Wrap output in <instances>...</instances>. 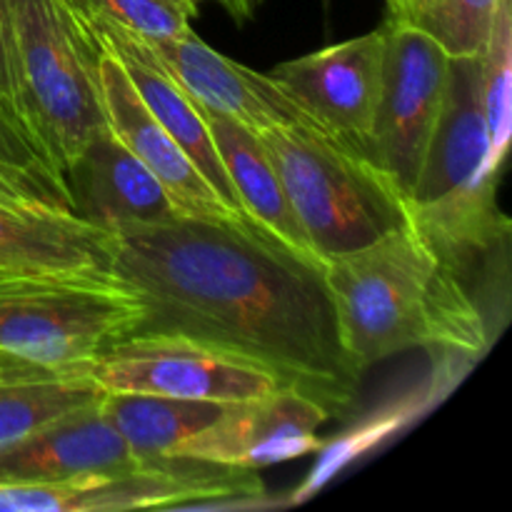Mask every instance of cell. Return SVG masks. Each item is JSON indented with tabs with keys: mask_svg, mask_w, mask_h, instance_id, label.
<instances>
[{
	"mask_svg": "<svg viewBox=\"0 0 512 512\" xmlns=\"http://www.w3.org/2000/svg\"><path fill=\"white\" fill-rule=\"evenodd\" d=\"M500 170L480 98V55L450 58L448 93L408 195V218L463 278L510 233L498 208Z\"/></svg>",
	"mask_w": 512,
	"mask_h": 512,
	"instance_id": "3",
	"label": "cell"
},
{
	"mask_svg": "<svg viewBox=\"0 0 512 512\" xmlns=\"http://www.w3.org/2000/svg\"><path fill=\"white\" fill-rule=\"evenodd\" d=\"M225 405L208 400L165 398L143 393H105L100 410L118 428L135 458H170L190 435L213 423Z\"/></svg>",
	"mask_w": 512,
	"mask_h": 512,
	"instance_id": "20",
	"label": "cell"
},
{
	"mask_svg": "<svg viewBox=\"0 0 512 512\" xmlns=\"http://www.w3.org/2000/svg\"><path fill=\"white\" fill-rule=\"evenodd\" d=\"M235 20H250L255 13H258L260 3L263 0H218Z\"/></svg>",
	"mask_w": 512,
	"mask_h": 512,
	"instance_id": "29",
	"label": "cell"
},
{
	"mask_svg": "<svg viewBox=\"0 0 512 512\" xmlns=\"http://www.w3.org/2000/svg\"><path fill=\"white\" fill-rule=\"evenodd\" d=\"M105 393H143L230 405L280 390L265 365L183 335H128L85 365Z\"/></svg>",
	"mask_w": 512,
	"mask_h": 512,
	"instance_id": "7",
	"label": "cell"
},
{
	"mask_svg": "<svg viewBox=\"0 0 512 512\" xmlns=\"http://www.w3.org/2000/svg\"><path fill=\"white\" fill-rule=\"evenodd\" d=\"M103 388L85 370L28 365L0 375V453L63 415L100 403Z\"/></svg>",
	"mask_w": 512,
	"mask_h": 512,
	"instance_id": "19",
	"label": "cell"
},
{
	"mask_svg": "<svg viewBox=\"0 0 512 512\" xmlns=\"http://www.w3.org/2000/svg\"><path fill=\"white\" fill-rule=\"evenodd\" d=\"M323 268L340 338L363 368L415 348L468 360L488 350L473 290L410 220Z\"/></svg>",
	"mask_w": 512,
	"mask_h": 512,
	"instance_id": "2",
	"label": "cell"
},
{
	"mask_svg": "<svg viewBox=\"0 0 512 512\" xmlns=\"http://www.w3.org/2000/svg\"><path fill=\"white\" fill-rule=\"evenodd\" d=\"M333 415L303 393L280 388L263 398L225 405L200 433L185 438L170 458H190L255 470L325 448L318 430Z\"/></svg>",
	"mask_w": 512,
	"mask_h": 512,
	"instance_id": "11",
	"label": "cell"
},
{
	"mask_svg": "<svg viewBox=\"0 0 512 512\" xmlns=\"http://www.w3.org/2000/svg\"><path fill=\"white\" fill-rule=\"evenodd\" d=\"M383 25L275 65L273 80L318 128L365 153L383 80Z\"/></svg>",
	"mask_w": 512,
	"mask_h": 512,
	"instance_id": "10",
	"label": "cell"
},
{
	"mask_svg": "<svg viewBox=\"0 0 512 512\" xmlns=\"http://www.w3.org/2000/svg\"><path fill=\"white\" fill-rule=\"evenodd\" d=\"M300 228L320 263L408 223V203L360 148L315 125L260 133Z\"/></svg>",
	"mask_w": 512,
	"mask_h": 512,
	"instance_id": "5",
	"label": "cell"
},
{
	"mask_svg": "<svg viewBox=\"0 0 512 512\" xmlns=\"http://www.w3.org/2000/svg\"><path fill=\"white\" fill-rule=\"evenodd\" d=\"M205 115H208L210 135H213V143L223 160L225 173L233 183L245 218L253 220L258 228H263L265 233L278 238L288 248L318 260L298 218H295L283 180H280L278 168H275L260 133L238 120L225 118V115Z\"/></svg>",
	"mask_w": 512,
	"mask_h": 512,
	"instance_id": "18",
	"label": "cell"
},
{
	"mask_svg": "<svg viewBox=\"0 0 512 512\" xmlns=\"http://www.w3.org/2000/svg\"><path fill=\"white\" fill-rule=\"evenodd\" d=\"M433 0H385L390 20H413L423 13Z\"/></svg>",
	"mask_w": 512,
	"mask_h": 512,
	"instance_id": "28",
	"label": "cell"
},
{
	"mask_svg": "<svg viewBox=\"0 0 512 512\" xmlns=\"http://www.w3.org/2000/svg\"><path fill=\"white\" fill-rule=\"evenodd\" d=\"M100 403L53 420L0 453V485H50L140 465Z\"/></svg>",
	"mask_w": 512,
	"mask_h": 512,
	"instance_id": "15",
	"label": "cell"
},
{
	"mask_svg": "<svg viewBox=\"0 0 512 512\" xmlns=\"http://www.w3.org/2000/svg\"><path fill=\"white\" fill-rule=\"evenodd\" d=\"M25 365H30V363H23V360L5 358V355H0V375H3V373H13V370L25 368Z\"/></svg>",
	"mask_w": 512,
	"mask_h": 512,
	"instance_id": "30",
	"label": "cell"
},
{
	"mask_svg": "<svg viewBox=\"0 0 512 512\" xmlns=\"http://www.w3.org/2000/svg\"><path fill=\"white\" fill-rule=\"evenodd\" d=\"M480 98L493 155L505 163L512 130V0H503L480 53Z\"/></svg>",
	"mask_w": 512,
	"mask_h": 512,
	"instance_id": "21",
	"label": "cell"
},
{
	"mask_svg": "<svg viewBox=\"0 0 512 512\" xmlns=\"http://www.w3.org/2000/svg\"><path fill=\"white\" fill-rule=\"evenodd\" d=\"M0 160L35 170V173L58 175L43 145L35 140L28 125L23 123V118L10 105H5L3 100H0Z\"/></svg>",
	"mask_w": 512,
	"mask_h": 512,
	"instance_id": "25",
	"label": "cell"
},
{
	"mask_svg": "<svg viewBox=\"0 0 512 512\" xmlns=\"http://www.w3.org/2000/svg\"><path fill=\"white\" fill-rule=\"evenodd\" d=\"M60 178L70 213L95 228L118 233L180 218L160 180L110 130L90 140Z\"/></svg>",
	"mask_w": 512,
	"mask_h": 512,
	"instance_id": "13",
	"label": "cell"
},
{
	"mask_svg": "<svg viewBox=\"0 0 512 512\" xmlns=\"http://www.w3.org/2000/svg\"><path fill=\"white\" fill-rule=\"evenodd\" d=\"M145 40V38H143ZM165 73L205 110L248 125L255 133L270 128L315 125L270 73H258L225 58L193 30L163 40H145ZM318 128V125H315Z\"/></svg>",
	"mask_w": 512,
	"mask_h": 512,
	"instance_id": "12",
	"label": "cell"
},
{
	"mask_svg": "<svg viewBox=\"0 0 512 512\" xmlns=\"http://www.w3.org/2000/svg\"><path fill=\"white\" fill-rule=\"evenodd\" d=\"M263 488L255 470L153 458L113 475L50 485H0V512L175 510L185 500Z\"/></svg>",
	"mask_w": 512,
	"mask_h": 512,
	"instance_id": "9",
	"label": "cell"
},
{
	"mask_svg": "<svg viewBox=\"0 0 512 512\" xmlns=\"http://www.w3.org/2000/svg\"><path fill=\"white\" fill-rule=\"evenodd\" d=\"M15 43L18 113L63 173L108 130L100 45L70 0H5Z\"/></svg>",
	"mask_w": 512,
	"mask_h": 512,
	"instance_id": "4",
	"label": "cell"
},
{
	"mask_svg": "<svg viewBox=\"0 0 512 512\" xmlns=\"http://www.w3.org/2000/svg\"><path fill=\"white\" fill-rule=\"evenodd\" d=\"M75 8V5H73ZM78 10V8H75ZM80 13V10H78ZM83 15L85 25L90 28V33L95 35L103 48H108L110 53H115V58L120 60V65L128 73L130 83L138 90L140 100L145 103V108L153 113V118L158 120L160 128L180 145L185 155L193 160L195 168L203 173V178L213 185L215 193L223 198V203L228 205L233 213H238L240 218H245L243 208L238 203V195H235L233 183H230L228 173L223 168V160H220L218 148L213 143V135L208 128V115L205 110L165 73L163 65L158 63L150 48L145 45V40L140 35L130 33V30L120 28V25L108 23V20H100L95 15L80 13Z\"/></svg>",
	"mask_w": 512,
	"mask_h": 512,
	"instance_id": "16",
	"label": "cell"
},
{
	"mask_svg": "<svg viewBox=\"0 0 512 512\" xmlns=\"http://www.w3.org/2000/svg\"><path fill=\"white\" fill-rule=\"evenodd\" d=\"M0 205L25 210H63L70 213V198L63 178L20 168L0 160Z\"/></svg>",
	"mask_w": 512,
	"mask_h": 512,
	"instance_id": "24",
	"label": "cell"
},
{
	"mask_svg": "<svg viewBox=\"0 0 512 512\" xmlns=\"http://www.w3.org/2000/svg\"><path fill=\"white\" fill-rule=\"evenodd\" d=\"M115 233L63 210L0 205V278L48 273H110Z\"/></svg>",
	"mask_w": 512,
	"mask_h": 512,
	"instance_id": "17",
	"label": "cell"
},
{
	"mask_svg": "<svg viewBox=\"0 0 512 512\" xmlns=\"http://www.w3.org/2000/svg\"><path fill=\"white\" fill-rule=\"evenodd\" d=\"M503 0H433L410 23L430 35L450 58H475L488 45Z\"/></svg>",
	"mask_w": 512,
	"mask_h": 512,
	"instance_id": "22",
	"label": "cell"
},
{
	"mask_svg": "<svg viewBox=\"0 0 512 512\" xmlns=\"http://www.w3.org/2000/svg\"><path fill=\"white\" fill-rule=\"evenodd\" d=\"M0 100L18 113L15 43H13V28H10V15H8V5H5V0H0Z\"/></svg>",
	"mask_w": 512,
	"mask_h": 512,
	"instance_id": "27",
	"label": "cell"
},
{
	"mask_svg": "<svg viewBox=\"0 0 512 512\" xmlns=\"http://www.w3.org/2000/svg\"><path fill=\"white\" fill-rule=\"evenodd\" d=\"M290 498H273L263 488L255 490H230V493L208 495V498L185 500L175 505V510H200V512H260V510H278L288 508Z\"/></svg>",
	"mask_w": 512,
	"mask_h": 512,
	"instance_id": "26",
	"label": "cell"
},
{
	"mask_svg": "<svg viewBox=\"0 0 512 512\" xmlns=\"http://www.w3.org/2000/svg\"><path fill=\"white\" fill-rule=\"evenodd\" d=\"M110 273L143 305L130 335H183L265 365L333 418L365 368L345 350L325 268L253 220L180 218L115 233Z\"/></svg>",
	"mask_w": 512,
	"mask_h": 512,
	"instance_id": "1",
	"label": "cell"
},
{
	"mask_svg": "<svg viewBox=\"0 0 512 512\" xmlns=\"http://www.w3.org/2000/svg\"><path fill=\"white\" fill-rule=\"evenodd\" d=\"M383 80L365 155L405 195L428 155L450 80V55L408 20H385Z\"/></svg>",
	"mask_w": 512,
	"mask_h": 512,
	"instance_id": "8",
	"label": "cell"
},
{
	"mask_svg": "<svg viewBox=\"0 0 512 512\" xmlns=\"http://www.w3.org/2000/svg\"><path fill=\"white\" fill-rule=\"evenodd\" d=\"M140 298L113 273L0 278V355L53 370H85L128 338Z\"/></svg>",
	"mask_w": 512,
	"mask_h": 512,
	"instance_id": "6",
	"label": "cell"
},
{
	"mask_svg": "<svg viewBox=\"0 0 512 512\" xmlns=\"http://www.w3.org/2000/svg\"><path fill=\"white\" fill-rule=\"evenodd\" d=\"M80 13L120 25L145 40L175 38L190 30L195 0H70Z\"/></svg>",
	"mask_w": 512,
	"mask_h": 512,
	"instance_id": "23",
	"label": "cell"
},
{
	"mask_svg": "<svg viewBox=\"0 0 512 512\" xmlns=\"http://www.w3.org/2000/svg\"><path fill=\"white\" fill-rule=\"evenodd\" d=\"M100 83H103L108 130L160 180L180 215L203 220H248L223 203L213 185L195 168L193 160L160 128L158 120L140 100L120 60L103 45H100Z\"/></svg>",
	"mask_w": 512,
	"mask_h": 512,
	"instance_id": "14",
	"label": "cell"
}]
</instances>
